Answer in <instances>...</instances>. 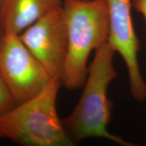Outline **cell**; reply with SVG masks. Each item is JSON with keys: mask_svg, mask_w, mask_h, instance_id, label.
<instances>
[{"mask_svg": "<svg viewBox=\"0 0 146 146\" xmlns=\"http://www.w3.org/2000/svg\"><path fill=\"white\" fill-rule=\"evenodd\" d=\"M115 53L108 42L95 51L81 98L71 114L62 120L74 143L89 138H103L121 146L138 145L111 134L107 129L113 111L108 90L118 76L113 63Z\"/></svg>", "mask_w": 146, "mask_h": 146, "instance_id": "1", "label": "cell"}, {"mask_svg": "<svg viewBox=\"0 0 146 146\" xmlns=\"http://www.w3.org/2000/svg\"><path fill=\"white\" fill-rule=\"evenodd\" d=\"M62 8L67 53L62 85L68 90H77L86 81L89 55L108 40V8L106 0H63Z\"/></svg>", "mask_w": 146, "mask_h": 146, "instance_id": "2", "label": "cell"}, {"mask_svg": "<svg viewBox=\"0 0 146 146\" xmlns=\"http://www.w3.org/2000/svg\"><path fill=\"white\" fill-rule=\"evenodd\" d=\"M62 82L52 79L39 94L0 114V135L25 146H72L58 116Z\"/></svg>", "mask_w": 146, "mask_h": 146, "instance_id": "3", "label": "cell"}, {"mask_svg": "<svg viewBox=\"0 0 146 146\" xmlns=\"http://www.w3.org/2000/svg\"><path fill=\"white\" fill-rule=\"evenodd\" d=\"M0 74L16 104L36 96L54 79L12 33H5L0 45Z\"/></svg>", "mask_w": 146, "mask_h": 146, "instance_id": "4", "label": "cell"}, {"mask_svg": "<svg viewBox=\"0 0 146 146\" xmlns=\"http://www.w3.org/2000/svg\"><path fill=\"white\" fill-rule=\"evenodd\" d=\"M51 78L62 82L67 53V31L62 5L18 35Z\"/></svg>", "mask_w": 146, "mask_h": 146, "instance_id": "5", "label": "cell"}, {"mask_svg": "<svg viewBox=\"0 0 146 146\" xmlns=\"http://www.w3.org/2000/svg\"><path fill=\"white\" fill-rule=\"evenodd\" d=\"M110 33L108 43L120 54L127 66L131 96L135 101L146 100V82L138 64L141 44L135 32L131 16V0H106Z\"/></svg>", "mask_w": 146, "mask_h": 146, "instance_id": "6", "label": "cell"}, {"mask_svg": "<svg viewBox=\"0 0 146 146\" xmlns=\"http://www.w3.org/2000/svg\"><path fill=\"white\" fill-rule=\"evenodd\" d=\"M63 0H3L0 21L5 33L21 34L49 12L62 5Z\"/></svg>", "mask_w": 146, "mask_h": 146, "instance_id": "7", "label": "cell"}, {"mask_svg": "<svg viewBox=\"0 0 146 146\" xmlns=\"http://www.w3.org/2000/svg\"><path fill=\"white\" fill-rule=\"evenodd\" d=\"M16 105V101L0 74V114L10 110Z\"/></svg>", "mask_w": 146, "mask_h": 146, "instance_id": "8", "label": "cell"}, {"mask_svg": "<svg viewBox=\"0 0 146 146\" xmlns=\"http://www.w3.org/2000/svg\"><path fill=\"white\" fill-rule=\"evenodd\" d=\"M132 5L137 12L142 14L146 23V0H133Z\"/></svg>", "mask_w": 146, "mask_h": 146, "instance_id": "9", "label": "cell"}, {"mask_svg": "<svg viewBox=\"0 0 146 146\" xmlns=\"http://www.w3.org/2000/svg\"><path fill=\"white\" fill-rule=\"evenodd\" d=\"M5 31L4 29L2 26V24L1 23V21H0V45H1V41H2V39L3 38V36L5 35Z\"/></svg>", "mask_w": 146, "mask_h": 146, "instance_id": "10", "label": "cell"}, {"mask_svg": "<svg viewBox=\"0 0 146 146\" xmlns=\"http://www.w3.org/2000/svg\"><path fill=\"white\" fill-rule=\"evenodd\" d=\"M76 1H93V0H76Z\"/></svg>", "mask_w": 146, "mask_h": 146, "instance_id": "11", "label": "cell"}, {"mask_svg": "<svg viewBox=\"0 0 146 146\" xmlns=\"http://www.w3.org/2000/svg\"><path fill=\"white\" fill-rule=\"evenodd\" d=\"M3 0H0V11H1V3H2Z\"/></svg>", "mask_w": 146, "mask_h": 146, "instance_id": "12", "label": "cell"}, {"mask_svg": "<svg viewBox=\"0 0 146 146\" xmlns=\"http://www.w3.org/2000/svg\"><path fill=\"white\" fill-rule=\"evenodd\" d=\"M1 135H0V139H1Z\"/></svg>", "mask_w": 146, "mask_h": 146, "instance_id": "13", "label": "cell"}]
</instances>
